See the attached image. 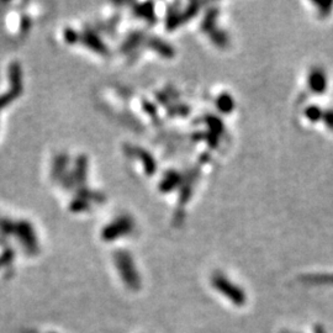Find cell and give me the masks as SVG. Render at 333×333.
Segmentation results:
<instances>
[{
  "label": "cell",
  "mask_w": 333,
  "mask_h": 333,
  "mask_svg": "<svg viewBox=\"0 0 333 333\" xmlns=\"http://www.w3.org/2000/svg\"><path fill=\"white\" fill-rule=\"evenodd\" d=\"M314 333H326V331L321 325H316L314 327Z\"/></svg>",
  "instance_id": "obj_7"
},
{
  "label": "cell",
  "mask_w": 333,
  "mask_h": 333,
  "mask_svg": "<svg viewBox=\"0 0 333 333\" xmlns=\"http://www.w3.org/2000/svg\"><path fill=\"white\" fill-rule=\"evenodd\" d=\"M326 86H327V78H326L325 71L319 68V67L313 68V71H311L310 74H308V87H310V89L313 90L314 93L321 94V93H325Z\"/></svg>",
  "instance_id": "obj_2"
},
{
  "label": "cell",
  "mask_w": 333,
  "mask_h": 333,
  "mask_svg": "<svg viewBox=\"0 0 333 333\" xmlns=\"http://www.w3.org/2000/svg\"><path fill=\"white\" fill-rule=\"evenodd\" d=\"M281 333H298V332H293V331H287V329H285V331H283Z\"/></svg>",
  "instance_id": "obj_8"
},
{
  "label": "cell",
  "mask_w": 333,
  "mask_h": 333,
  "mask_svg": "<svg viewBox=\"0 0 333 333\" xmlns=\"http://www.w3.org/2000/svg\"><path fill=\"white\" fill-rule=\"evenodd\" d=\"M315 5H316V7L319 8V11H320L321 16H326V15H328L329 11H331V8L333 7V3L332 2L315 3Z\"/></svg>",
  "instance_id": "obj_5"
},
{
  "label": "cell",
  "mask_w": 333,
  "mask_h": 333,
  "mask_svg": "<svg viewBox=\"0 0 333 333\" xmlns=\"http://www.w3.org/2000/svg\"><path fill=\"white\" fill-rule=\"evenodd\" d=\"M213 284L222 295H225L226 298L235 305H237V306H243V305L246 304V293H244L241 287H238L237 285L231 283L228 279H226L223 275H216V277H214Z\"/></svg>",
  "instance_id": "obj_1"
},
{
  "label": "cell",
  "mask_w": 333,
  "mask_h": 333,
  "mask_svg": "<svg viewBox=\"0 0 333 333\" xmlns=\"http://www.w3.org/2000/svg\"><path fill=\"white\" fill-rule=\"evenodd\" d=\"M322 115H323V113L317 107H310V108H307V110H306V116L311 121L320 120L321 117H322Z\"/></svg>",
  "instance_id": "obj_4"
},
{
  "label": "cell",
  "mask_w": 333,
  "mask_h": 333,
  "mask_svg": "<svg viewBox=\"0 0 333 333\" xmlns=\"http://www.w3.org/2000/svg\"><path fill=\"white\" fill-rule=\"evenodd\" d=\"M302 280L310 284H333V274L305 275Z\"/></svg>",
  "instance_id": "obj_3"
},
{
  "label": "cell",
  "mask_w": 333,
  "mask_h": 333,
  "mask_svg": "<svg viewBox=\"0 0 333 333\" xmlns=\"http://www.w3.org/2000/svg\"><path fill=\"white\" fill-rule=\"evenodd\" d=\"M322 119L325 121L327 127H329V129L333 130V110H328L326 111V113H323Z\"/></svg>",
  "instance_id": "obj_6"
}]
</instances>
